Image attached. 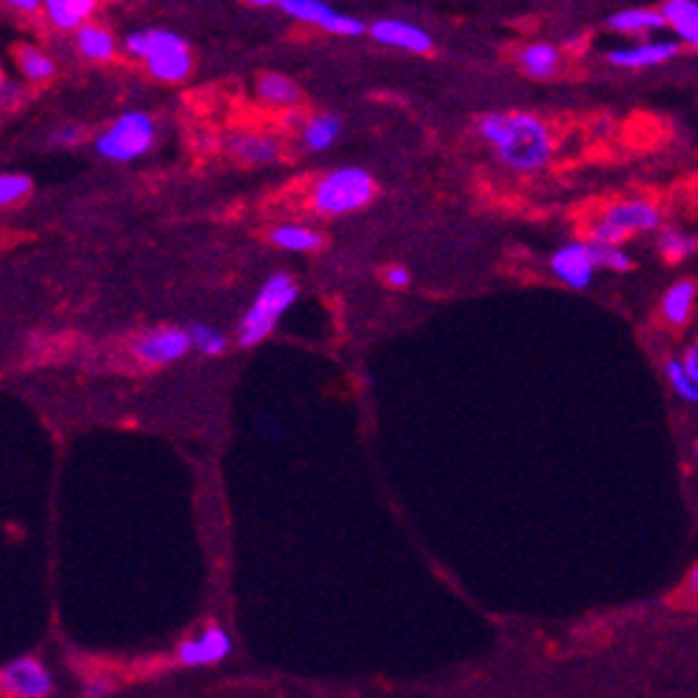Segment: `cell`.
I'll return each instance as SVG.
<instances>
[{"instance_id":"6da1fadb","label":"cell","mask_w":698,"mask_h":698,"mask_svg":"<svg viewBox=\"0 0 698 698\" xmlns=\"http://www.w3.org/2000/svg\"><path fill=\"white\" fill-rule=\"evenodd\" d=\"M480 134L494 146L499 161L519 175L542 171L556 154L551 129L531 111H487L480 120Z\"/></svg>"},{"instance_id":"7a4b0ae2","label":"cell","mask_w":698,"mask_h":698,"mask_svg":"<svg viewBox=\"0 0 698 698\" xmlns=\"http://www.w3.org/2000/svg\"><path fill=\"white\" fill-rule=\"evenodd\" d=\"M374 197H377V180L365 168L342 166L320 177L311 191V205L322 217H342L365 209Z\"/></svg>"},{"instance_id":"3957f363","label":"cell","mask_w":698,"mask_h":698,"mask_svg":"<svg viewBox=\"0 0 698 698\" xmlns=\"http://www.w3.org/2000/svg\"><path fill=\"white\" fill-rule=\"evenodd\" d=\"M299 285L294 283L292 276L276 271L265 280L260 292H257L255 303L242 317L240 328H237V342L242 348H255L262 340H269L271 331L276 328V322L283 320V313L297 303Z\"/></svg>"},{"instance_id":"277c9868","label":"cell","mask_w":698,"mask_h":698,"mask_svg":"<svg viewBox=\"0 0 698 698\" xmlns=\"http://www.w3.org/2000/svg\"><path fill=\"white\" fill-rule=\"evenodd\" d=\"M157 143V123L149 111H123L95 138V152L109 163L146 157Z\"/></svg>"},{"instance_id":"5b68a950","label":"cell","mask_w":698,"mask_h":698,"mask_svg":"<svg viewBox=\"0 0 698 698\" xmlns=\"http://www.w3.org/2000/svg\"><path fill=\"white\" fill-rule=\"evenodd\" d=\"M659 226H662V212L653 203H648V200H622V203L604 209L602 217L590 228V234H593V242L622 246L630 237L659 232Z\"/></svg>"},{"instance_id":"8992f818","label":"cell","mask_w":698,"mask_h":698,"mask_svg":"<svg viewBox=\"0 0 698 698\" xmlns=\"http://www.w3.org/2000/svg\"><path fill=\"white\" fill-rule=\"evenodd\" d=\"M0 696L3 698H51L55 676L37 655H21L0 667Z\"/></svg>"},{"instance_id":"52a82bcc","label":"cell","mask_w":698,"mask_h":698,"mask_svg":"<svg viewBox=\"0 0 698 698\" xmlns=\"http://www.w3.org/2000/svg\"><path fill=\"white\" fill-rule=\"evenodd\" d=\"M232 653H234L232 634H228L223 625L212 622V625H205L197 636H189L186 641H180V644H177L175 659L182 664V667L203 670V667H214V664H223Z\"/></svg>"},{"instance_id":"ba28073f","label":"cell","mask_w":698,"mask_h":698,"mask_svg":"<svg viewBox=\"0 0 698 698\" xmlns=\"http://www.w3.org/2000/svg\"><path fill=\"white\" fill-rule=\"evenodd\" d=\"M189 351V331H182V328H154V331H146V334H140L138 340L131 342L134 359L143 365H152V368L180 363Z\"/></svg>"},{"instance_id":"9c48e42d","label":"cell","mask_w":698,"mask_h":698,"mask_svg":"<svg viewBox=\"0 0 698 698\" xmlns=\"http://www.w3.org/2000/svg\"><path fill=\"white\" fill-rule=\"evenodd\" d=\"M280 9L285 15H292L299 23H313L328 35H363L365 23L359 17L342 15L334 7H328L326 0H280Z\"/></svg>"},{"instance_id":"30bf717a","label":"cell","mask_w":698,"mask_h":698,"mask_svg":"<svg viewBox=\"0 0 698 698\" xmlns=\"http://www.w3.org/2000/svg\"><path fill=\"white\" fill-rule=\"evenodd\" d=\"M551 271L568 288L584 292L596 276V262L590 257L588 242H565L561 248H556V255L551 257Z\"/></svg>"},{"instance_id":"8fae6325","label":"cell","mask_w":698,"mask_h":698,"mask_svg":"<svg viewBox=\"0 0 698 698\" xmlns=\"http://www.w3.org/2000/svg\"><path fill=\"white\" fill-rule=\"evenodd\" d=\"M368 35L382 46H393V49H405L411 55H428L434 49V40H430L428 32L423 26L407 21H377L368 29Z\"/></svg>"},{"instance_id":"7c38bea8","label":"cell","mask_w":698,"mask_h":698,"mask_svg":"<svg viewBox=\"0 0 698 698\" xmlns=\"http://www.w3.org/2000/svg\"><path fill=\"white\" fill-rule=\"evenodd\" d=\"M682 51L678 40H650V44H636V46H618L607 55L613 66L618 69H650V66L667 63Z\"/></svg>"},{"instance_id":"4fadbf2b","label":"cell","mask_w":698,"mask_h":698,"mask_svg":"<svg viewBox=\"0 0 698 698\" xmlns=\"http://www.w3.org/2000/svg\"><path fill=\"white\" fill-rule=\"evenodd\" d=\"M223 149L232 157L248 166H269V163L280 161V143L265 134H255V131H234L223 138Z\"/></svg>"},{"instance_id":"5bb4252c","label":"cell","mask_w":698,"mask_h":698,"mask_svg":"<svg viewBox=\"0 0 698 698\" xmlns=\"http://www.w3.org/2000/svg\"><path fill=\"white\" fill-rule=\"evenodd\" d=\"M123 49L129 58L134 60H152L163 51H175V49H186V40L175 32L166 29H140V32H129L123 40Z\"/></svg>"},{"instance_id":"9a60e30c","label":"cell","mask_w":698,"mask_h":698,"mask_svg":"<svg viewBox=\"0 0 698 698\" xmlns=\"http://www.w3.org/2000/svg\"><path fill=\"white\" fill-rule=\"evenodd\" d=\"M46 21L60 32H78L95 15L97 0H40Z\"/></svg>"},{"instance_id":"2e32d148","label":"cell","mask_w":698,"mask_h":698,"mask_svg":"<svg viewBox=\"0 0 698 698\" xmlns=\"http://www.w3.org/2000/svg\"><path fill=\"white\" fill-rule=\"evenodd\" d=\"M517 63L533 81H551L561 69V49L553 44H528L519 49Z\"/></svg>"},{"instance_id":"e0dca14e","label":"cell","mask_w":698,"mask_h":698,"mask_svg":"<svg viewBox=\"0 0 698 698\" xmlns=\"http://www.w3.org/2000/svg\"><path fill=\"white\" fill-rule=\"evenodd\" d=\"M693 303H696V280H693V276H684V280L673 283L667 292H664L662 297L664 320L676 328L687 326L693 313Z\"/></svg>"},{"instance_id":"ac0fdd59","label":"cell","mask_w":698,"mask_h":698,"mask_svg":"<svg viewBox=\"0 0 698 698\" xmlns=\"http://www.w3.org/2000/svg\"><path fill=\"white\" fill-rule=\"evenodd\" d=\"M74 44H78V51H81L83 58L92 60V63H106L117 55V40L106 26L100 23H83L81 29H78V37H74Z\"/></svg>"},{"instance_id":"d6986e66","label":"cell","mask_w":698,"mask_h":698,"mask_svg":"<svg viewBox=\"0 0 698 698\" xmlns=\"http://www.w3.org/2000/svg\"><path fill=\"white\" fill-rule=\"evenodd\" d=\"M342 134V120L336 115H313L299 129V143L306 152H328Z\"/></svg>"},{"instance_id":"ffe728a7","label":"cell","mask_w":698,"mask_h":698,"mask_svg":"<svg viewBox=\"0 0 698 698\" xmlns=\"http://www.w3.org/2000/svg\"><path fill=\"white\" fill-rule=\"evenodd\" d=\"M257 97H260L262 103H269V106L292 109V106H297V103L303 100V92H299V86L292 78L276 72H265L260 74V81H257Z\"/></svg>"},{"instance_id":"44dd1931","label":"cell","mask_w":698,"mask_h":698,"mask_svg":"<svg viewBox=\"0 0 698 698\" xmlns=\"http://www.w3.org/2000/svg\"><path fill=\"white\" fill-rule=\"evenodd\" d=\"M667 26H673L678 40L687 46L698 44V3L696 0H667L662 9Z\"/></svg>"},{"instance_id":"7402d4cb","label":"cell","mask_w":698,"mask_h":698,"mask_svg":"<svg viewBox=\"0 0 698 698\" xmlns=\"http://www.w3.org/2000/svg\"><path fill=\"white\" fill-rule=\"evenodd\" d=\"M15 58H17V69H21L23 81L26 83L40 86V83L55 81V74H58V63H55L44 49H37V46H29V44L17 46Z\"/></svg>"},{"instance_id":"603a6c76","label":"cell","mask_w":698,"mask_h":698,"mask_svg":"<svg viewBox=\"0 0 698 698\" xmlns=\"http://www.w3.org/2000/svg\"><path fill=\"white\" fill-rule=\"evenodd\" d=\"M613 32H622V35H641V32H659L664 29L662 12L659 9H625V12H616L607 21Z\"/></svg>"},{"instance_id":"cb8c5ba5","label":"cell","mask_w":698,"mask_h":698,"mask_svg":"<svg viewBox=\"0 0 698 698\" xmlns=\"http://www.w3.org/2000/svg\"><path fill=\"white\" fill-rule=\"evenodd\" d=\"M146 69L152 78L163 83H180L189 78L191 72V55L189 46L186 49H175V51H163L157 58L146 60Z\"/></svg>"},{"instance_id":"d4e9b609","label":"cell","mask_w":698,"mask_h":698,"mask_svg":"<svg viewBox=\"0 0 698 698\" xmlns=\"http://www.w3.org/2000/svg\"><path fill=\"white\" fill-rule=\"evenodd\" d=\"M271 242L276 248H285V251H306L308 255V251H320L326 246V237L317 228L288 223V226H276L271 232Z\"/></svg>"},{"instance_id":"484cf974","label":"cell","mask_w":698,"mask_h":698,"mask_svg":"<svg viewBox=\"0 0 698 698\" xmlns=\"http://www.w3.org/2000/svg\"><path fill=\"white\" fill-rule=\"evenodd\" d=\"M32 189H35V182H32L29 175H17V171L0 175V212H7V209H15V205L26 203Z\"/></svg>"},{"instance_id":"4316f807","label":"cell","mask_w":698,"mask_h":698,"mask_svg":"<svg viewBox=\"0 0 698 698\" xmlns=\"http://www.w3.org/2000/svg\"><path fill=\"white\" fill-rule=\"evenodd\" d=\"M696 237L687 232H682V228H667V232L659 234V251H662V257L667 262H682L687 260V257L696 255Z\"/></svg>"},{"instance_id":"83f0119b","label":"cell","mask_w":698,"mask_h":698,"mask_svg":"<svg viewBox=\"0 0 698 698\" xmlns=\"http://www.w3.org/2000/svg\"><path fill=\"white\" fill-rule=\"evenodd\" d=\"M191 348H197L205 357H220L228 351V336L223 331H217L214 326H205V322H194L189 328Z\"/></svg>"},{"instance_id":"f1b7e54d","label":"cell","mask_w":698,"mask_h":698,"mask_svg":"<svg viewBox=\"0 0 698 698\" xmlns=\"http://www.w3.org/2000/svg\"><path fill=\"white\" fill-rule=\"evenodd\" d=\"M590 248V257L596 262V269H611V271H630L634 269V260L627 255L622 246H607V242H588Z\"/></svg>"},{"instance_id":"f546056e","label":"cell","mask_w":698,"mask_h":698,"mask_svg":"<svg viewBox=\"0 0 698 698\" xmlns=\"http://www.w3.org/2000/svg\"><path fill=\"white\" fill-rule=\"evenodd\" d=\"M664 374H667L670 388H673V391H676L684 402H693V405H696L698 382H693V379L684 374L682 363H678V359H667V365H664Z\"/></svg>"},{"instance_id":"4dcf8cb0","label":"cell","mask_w":698,"mask_h":698,"mask_svg":"<svg viewBox=\"0 0 698 698\" xmlns=\"http://www.w3.org/2000/svg\"><path fill=\"white\" fill-rule=\"evenodd\" d=\"M83 138H86V129L78 123H66V126H58V129L51 131L49 134V143L51 146H78V143H83Z\"/></svg>"},{"instance_id":"1f68e13d","label":"cell","mask_w":698,"mask_h":698,"mask_svg":"<svg viewBox=\"0 0 698 698\" xmlns=\"http://www.w3.org/2000/svg\"><path fill=\"white\" fill-rule=\"evenodd\" d=\"M23 100V86L21 83H12L7 78H0V109H12Z\"/></svg>"},{"instance_id":"d6a6232c","label":"cell","mask_w":698,"mask_h":698,"mask_svg":"<svg viewBox=\"0 0 698 698\" xmlns=\"http://www.w3.org/2000/svg\"><path fill=\"white\" fill-rule=\"evenodd\" d=\"M111 693V684L103 682V678H88L83 684V698H106Z\"/></svg>"},{"instance_id":"836d02e7","label":"cell","mask_w":698,"mask_h":698,"mask_svg":"<svg viewBox=\"0 0 698 698\" xmlns=\"http://www.w3.org/2000/svg\"><path fill=\"white\" fill-rule=\"evenodd\" d=\"M684 368V374L693 379V382H698V348H696V342H693L690 348L684 351V359H678Z\"/></svg>"},{"instance_id":"e575fe53","label":"cell","mask_w":698,"mask_h":698,"mask_svg":"<svg viewBox=\"0 0 698 698\" xmlns=\"http://www.w3.org/2000/svg\"><path fill=\"white\" fill-rule=\"evenodd\" d=\"M0 3H7L9 9H15L21 15H37L40 12V0H0Z\"/></svg>"},{"instance_id":"d590c367","label":"cell","mask_w":698,"mask_h":698,"mask_svg":"<svg viewBox=\"0 0 698 698\" xmlns=\"http://www.w3.org/2000/svg\"><path fill=\"white\" fill-rule=\"evenodd\" d=\"M388 285H393V288H405L407 283H411V274H407V269H402V265H393V269H388Z\"/></svg>"},{"instance_id":"8d00e7d4","label":"cell","mask_w":698,"mask_h":698,"mask_svg":"<svg viewBox=\"0 0 698 698\" xmlns=\"http://www.w3.org/2000/svg\"><path fill=\"white\" fill-rule=\"evenodd\" d=\"M251 7H280V0H246Z\"/></svg>"}]
</instances>
